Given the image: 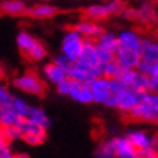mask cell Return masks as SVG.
Wrapping results in <instances>:
<instances>
[{
	"label": "cell",
	"mask_w": 158,
	"mask_h": 158,
	"mask_svg": "<svg viewBox=\"0 0 158 158\" xmlns=\"http://www.w3.org/2000/svg\"><path fill=\"white\" fill-rule=\"evenodd\" d=\"M97 68H99L100 76L107 77V78H112V77H119L120 73L123 71V68L116 62V60H110V61H106V62H99Z\"/></svg>",
	"instance_id": "obj_23"
},
{
	"label": "cell",
	"mask_w": 158,
	"mask_h": 158,
	"mask_svg": "<svg viewBox=\"0 0 158 158\" xmlns=\"http://www.w3.org/2000/svg\"><path fill=\"white\" fill-rule=\"evenodd\" d=\"M60 13L57 6H54L51 2H38L32 5L31 7H28L26 15L32 19L36 20H47V19H52L57 15Z\"/></svg>",
	"instance_id": "obj_9"
},
{
	"label": "cell",
	"mask_w": 158,
	"mask_h": 158,
	"mask_svg": "<svg viewBox=\"0 0 158 158\" xmlns=\"http://www.w3.org/2000/svg\"><path fill=\"white\" fill-rule=\"evenodd\" d=\"M0 2H2V0H0Z\"/></svg>",
	"instance_id": "obj_46"
},
{
	"label": "cell",
	"mask_w": 158,
	"mask_h": 158,
	"mask_svg": "<svg viewBox=\"0 0 158 158\" xmlns=\"http://www.w3.org/2000/svg\"><path fill=\"white\" fill-rule=\"evenodd\" d=\"M15 158H29V155L26 152H16L15 154Z\"/></svg>",
	"instance_id": "obj_43"
},
{
	"label": "cell",
	"mask_w": 158,
	"mask_h": 158,
	"mask_svg": "<svg viewBox=\"0 0 158 158\" xmlns=\"http://www.w3.org/2000/svg\"><path fill=\"white\" fill-rule=\"evenodd\" d=\"M73 28L76 29L84 39H91V41H94L105 31L103 26L100 25V22H94V20H90V19L78 20Z\"/></svg>",
	"instance_id": "obj_11"
},
{
	"label": "cell",
	"mask_w": 158,
	"mask_h": 158,
	"mask_svg": "<svg viewBox=\"0 0 158 158\" xmlns=\"http://www.w3.org/2000/svg\"><path fill=\"white\" fill-rule=\"evenodd\" d=\"M89 86H90L93 103L107 106V107H115L116 106V94L110 90L107 77L97 76L96 78H93L89 83Z\"/></svg>",
	"instance_id": "obj_2"
},
{
	"label": "cell",
	"mask_w": 158,
	"mask_h": 158,
	"mask_svg": "<svg viewBox=\"0 0 158 158\" xmlns=\"http://www.w3.org/2000/svg\"><path fill=\"white\" fill-rule=\"evenodd\" d=\"M70 99H73L77 103H81V105H90L93 103V97H91V91L90 86L87 83H78L73 80L71 83V89L68 91V96Z\"/></svg>",
	"instance_id": "obj_13"
},
{
	"label": "cell",
	"mask_w": 158,
	"mask_h": 158,
	"mask_svg": "<svg viewBox=\"0 0 158 158\" xmlns=\"http://www.w3.org/2000/svg\"><path fill=\"white\" fill-rule=\"evenodd\" d=\"M0 158H15V152L12 151L9 145H6L0 149Z\"/></svg>",
	"instance_id": "obj_40"
},
{
	"label": "cell",
	"mask_w": 158,
	"mask_h": 158,
	"mask_svg": "<svg viewBox=\"0 0 158 158\" xmlns=\"http://www.w3.org/2000/svg\"><path fill=\"white\" fill-rule=\"evenodd\" d=\"M23 2H26V3H28V2H32V0H23Z\"/></svg>",
	"instance_id": "obj_45"
},
{
	"label": "cell",
	"mask_w": 158,
	"mask_h": 158,
	"mask_svg": "<svg viewBox=\"0 0 158 158\" xmlns=\"http://www.w3.org/2000/svg\"><path fill=\"white\" fill-rule=\"evenodd\" d=\"M36 41H38V39L35 38L32 34H29L28 31H22V32H19L18 38H16L18 48L20 49V52L23 54V55H26V52H28L29 49L34 47Z\"/></svg>",
	"instance_id": "obj_24"
},
{
	"label": "cell",
	"mask_w": 158,
	"mask_h": 158,
	"mask_svg": "<svg viewBox=\"0 0 158 158\" xmlns=\"http://www.w3.org/2000/svg\"><path fill=\"white\" fill-rule=\"evenodd\" d=\"M136 70L145 74L147 77L158 76V61H147V60L141 58L139 64L136 65Z\"/></svg>",
	"instance_id": "obj_29"
},
{
	"label": "cell",
	"mask_w": 158,
	"mask_h": 158,
	"mask_svg": "<svg viewBox=\"0 0 158 158\" xmlns=\"http://www.w3.org/2000/svg\"><path fill=\"white\" fill-rule=\"evenodd\" d=\"M77 61L84 64V65H89V67L97 68V65H99V54H97V47L94 41H91V39L84 41L81 52L78 55Z\"/></svg>",
	"instance_id": "obj_12"
},
{
	"label": "cell",
	"mask_w": 158,
	"mask_h": 158,
	"mask_svg": "<svg viewBox=\"0 0 158 158\" xmlns=\"http://www.w3.org/2000/svg\"><path fill=\"white\" fill-rule=\"evenodd\" d=\"M97 76H100L99 68L89 67V65H84V64H81V62H78V61H73V64L67 70L68 78H71V80L78 81V83H87L89 84Z\"/></svg>",
	"instance_id": "obj_5"
},
{
	"label": "cell",
	"mask_w": 158,
	"mask_h": 158,
	"mask_svg": "<svg viewBox=\"0 0 158 158\" xmlns=\"http://www.w3.org/2000/svg\"><path fill=\"white\" fill-rule=\"evenodd\" d=\"M7 106H9L10 109L13 110L19 118H25L26 113H28V109H29L28 102L23 100L22 97H15V96L12 97V100H10V103Z\"/></svg>",
	"instance_id": "obj_28"
},
{
	"label": "cell",
	"mask_w": 158,
	"mask_h": 158,
	"mask_svg": "<svg viewBox=\"0 0 158 158\" xmlns=\"http://www.w3.org/2000/svg\"><path fill=\"white\" fill-rule=\"evenodd\" d=\"M42 76L45 78V81L57 86L58 83H61L64 78H67V71L52 61V62H47L42 67Z\"/></svg>",
	"instance_id": "obj_18"
},
{
	"label": "cell",
	"mask_w": 158,
	"mask_h": 158,
	"mask_svg": "<svg viewBox=\"0 0 158 158\" xmlns=\"http://www.w3.org/2000/svg\"><path fill=\"white\" fill-rule=\"evenodd\" d=\"M144 91H136L132 89H125L123 91H120L116 94V109H119L122 113H129L135 106L139 103L141 97H142Z\"/></svg>",
	"instance_id": "obj_7"
},
{
	"label": "cell",
	"mask_w": 158,
	"mask_h": 158,
	"mask_svg": "<svg viewBox=\"0 0 158 158\" xmlns=\"http://www.w3.org/2000/svg\"><path fill=\"white\" fill-rule=\"evenodd\" d=\"M157 90H158V76L148 77V91L157 93Z\"/></svg>",
	"instance_id": "obj_39"
},
{
	"label": "cell",
	"mask_w": 158,
	"mask_h": 158,
	"mask_svg": "<svg viewBox=\"0 0 158 158\" xmlns=\"http://www.w3.org/2000/svg\"><path fill=\"white\" fill-rule=\"evenodd\" d=\"M141 36L142 35L135 29H123L118 34V41H119V45L122 48H129L138 51L139 45H141Z\"/></svg>",
	"instance_id": "obj_20"
},
{
	"label": "cell",
	"mask_w": 158,
	"mask_h": 158,
	"mask_svg": "<svg viewBox=\"0 0 158 158\" xmlns=\"http://www.w3.org/2000/svg\"><path fill=\"white\" fill-rule=\"evenodd\" d=\"M5 138L7 139V142H13L16 139H20V131L18 129V126L13 125V126H5V128H0Z\"/></svg>",
	"instance_id": "obj_32"
},
{
	"label": "cell",
	"mask_w": 158,
	"mask_h": 158,
	"mask_svg": "<svg viewBox=\"0 0 158 158\" xmlns=\"http://www.w3.org/2000/svg\"><path fill=\"white\" fill-rule=\"evenodd\" d=\"M25 118L29 120H32V122H35L36 125L42 126L45 129H48L49 125H51V119H49V116L47 115V112H45L42 107H38V106H29L28 113H26Z\"/></svg>",
	"instance_id": "obj_22"
},
{
	"label": "cell",
	"mask_w": 158,
	"mask_h": 158,
	"mask_svg": "<svg viewBox=\"0 0 158 158\" xmlns=\"http://www.w3.org/2000/svg\"><path fill=\"white\" fill-rule=\"evenodd\" d=\"M119 77L125 81L128 89H132L136 91H148V77L141 71H138L136 68L123 70Z\"/></svg>",
	"instance_id": "obj_8"
},
{
	"label": "cell",
	"mask_w": 158,
	"mask_h": 158,
	"mask_svg": "<svg viewBox=\"0 0 158 158\" xmlns=\"http://www.w3.org/2000/svg\"><path fill=\"white\" fill-rule=\"evenodd\" d=\"M125 136L128 138V141H129L136 149L157 148V135L151 134L148 131L132 129V131H128Z\"/></svg>",
	"instance_id": "obj_6"
},
{
	"label": "cell",
	"mask_w": 158,
	"mask_h": 158,
	"mask_svg": "<svg viewBox=\"0 0 158 158\" xmlns=\"http://www.w3.org/2000/svg\"><path fill=\"white\" fill-rule=\"evenodd\" d=\"M135 22H139L145 26L155 23L157 22V9H155L154 3L144 2L139 7H136V20Z\"/></svg>",
	"instance_id": "obj_19"
},
{
	"label": "cell",
	"mask_w": 158,
	"mask_h": 158,
	"mask_svg": "<svg viewBox=\"0 0 158 158\" xmlns=\"http://www.w3.org/2000/svg\"><path fill=\"white\" fill-rule=\"evenodd\" d=\"M13 86L18 90L32 94V96H44L47 90V84L42 77H39L35 71H25L13 78Z\"/></svg>",
	"instance_id": "obj_3"
},
{
	"label": "cell",
	"mask_w": 158,
	"mask_h": 158,
	"mask_svg": "<svg viewBox=\"0 0 158 158\" xmlns=\"http://www.w3.org/2000/svg\"><path fill=\"white\" fill-rule=\"evenodd\" d=\"M12 97H13V94L10 93L9 89L0 83V107L9 105L10 100H12Z\"/></svg>",
	"instance_id": "obj_34"
},
{
	"label": "cell",
	"mask_w": 158,
	"mask_h": 158,
	"mask_svg": "<svg viewBox=\"0 0 158 158\" xmlns=\"http://www.w3.org/2000/svg\"><path fill=\"white\" fill-rule=\"evenodd\" d=\"M97 54H99V62H106L110 60H115V54L107 51V49L97 48Z\"/></svg>",
	"instance_id": "obj_38"
},
{
	"label": "cell",
	"mask_w": 158,
	"mask_h": 158,
	"mask_svg": "<svg viewBox=\"0 0 158 158\" xmlns=\"http://www.w3.org/2000/svg\"><path fill=\"white\" fill-rule=\"evenodd\" d=\"M6 145H9V142H7V139L5 138V135H3L2 129H0V149L3 148V147H6Z\"/></svg>",
	"instance_id": "obj_41"
},
{
	"label": "cell",
	"mask_w": 158,
	"mask_h": 158,
	"mask_svg": "<svg viewBox=\"0 0 158 158\" xmlns=\"http://www.w3.org/2000/svg\"><path fill=\"white\" fill-rule=\"evenodd\" d=\"M128 115L132 120L142 123H157L158 120V94L154 91H144L142 97Z\"/></svg>",
	"instance_id": "obj_1"
},
{
	"label": "cell",
	"mask_w": 158,
	"mask_h": 158,
	"mask_svg": "<svg viewBox=\"0 0 158 158\" xmlns=\"http://www.w3.org/2000/svg\"><path fill=\"white\" fill-rule=\"evenodd\" d=\"M47 55H48V49H47V47L38 39V41L35 42L34 47L26 52L25 57L28 58V60H31V61H34V62H41L47 58Z\"/></svg>",
	"instance_id": "obj_25"
},
{
	"label": "cell",
	"mask_w": 158,
	"mask_h": 158,
	"mask_svg": "<svg viewBox=\"0 0 158 158\" xmlns=\"http://www.w3.org/2000/svg\"><path fill=\"white\" fill-rule=\"evenodd\" d=\"M109 86H110V90L113 91L115 94L123 91L125 89H128L126 84H125V81L120 78V77H112V78H109Z\"/></svg>",
	"instance_id": "obj_33"
},
{
	"label": "cell",
	"mask_w": 158,
	"mask_h": 158,
	"mask_svg": "<svg viewBox=\"0 0 158 158\" xmlns=\"http://www.w3.org/2000/svg\"><path fill=\"white\" fill-rule=\"evenodd\" d=\"M86 39L77 32L74 28L65 31L61 39V54L70 60V61H77L78 55L81 52L83 44Z\"/></svg>",
	"instance_id": "obj_4"
},
{
	"label": "cell",
	"mask_w": 158,
	"mask_h": 158,
	"mask_svg": "<svg viewBox=\"0 0 158 158\" xmlns=\"http://www.w3.org/2000/svg\"><path fill=\"white\" fill-rule=\"evenodd\" d=\"M122 16H123V19L129 20V22H135L136 20V7H131V6H126L122 12Z\"/></svg>",
	"instance_id": "obj_37"
},
{
	"label": "cell",
	"mask_w": 158,
	"mask_h": 158,
	"mask_svg": "<svg viewBox=\"0 0 158 158\" xmlns=\"http://www.w3.org/2000/svg\"><path fill=\"white\" fill-rule=\"evenodd\" d=\"M142 60L158 61V42L152 36H141V45L138 49Z\"/></svg>",
	"instance_id": "obj_17"
},
{
	"label": "cell",
	"mask_w": 158,
	"mask_h": 158,
	"mask_svg": "<svg viewBox=\"0 0 158 158\" xmlns=\"http://www.w3.org/2000/svg\"><path fill=\"white\" fill-rule=\"evenodd\" d=\"M5 76H6V68H5V65L0 62V81L5 78Z\"/></svg>",
	"instance_id": "obj_42"
},
{
	"label": "cell",
	"mask_w": 158,
	"mask_h": 158,
	"mask_svg": "<svg viewBox=\"0 0 158 158\" xmlns=\"http://www.w3.org/2000/svg\"><path fill=\"white\" fill-rule=\"evenodd\" d=\"M94 42H96L97 48L107 49V51H110V52H113V54L120 48L119 41H118V35L113 34V32H106V31H103V32L94 39Z\"/></svg>",
	"instance_id": "obj_21"
},
{
	"label": "cell",
	"mask_w": 158,
	"mask_h": 158,
	"mask_svg": "<svg viewBox=\"0 0 158 158\" xmlns=\"http://www.w3.org/2000/svg\"><path fill=\"white\" fill-rule=\"evenodd\" d=\"M28 10V3L23 0H2L0 2V15L10 16V18H19L25 16Z\"/></svg>",
	"instance_id": "obj_14"
},
{
	"label": "cell",
	"mask_w": 158,
	"mask_h": 158,
	"mask_svg": "<svg viewBox=\"0 0 158 158\" xmlns=\"http://www.w3.org/2000/svg\"><path fill=\"white\" fill-rule=\"evenodd\" d=\"M20 139L28 145L38 147V145H42L47 141V134H23L20 136Z\"/></svg>",
	"instance_id": "obj_30"
},
{
	"label": "cell",
	"mask_w": 158,
	"mask_h": 158,
	"mask_svg": "<svg viewBox=\"0 0 158 158\" xmlns=\"http://www.w3.org/2000/svg\"><path fill=\"white\" fill-rule=\"evenodd\" d=\"M19 119H22V118H19V116L16 115L9 106H2L0 107V128L18 125Z\"/></svg>",
	"instance_id": "obj_26"
},
{
	"label": "cell",
	"mask_w": 158,
	"mask_h": 158,
	"mask_svg": "<svg viewBox=\"0 0 158 158\" xmlns=\"http://www.w3.org/2000/svg\"><path fill=\"white\" fill-rule=\"evenodd\" d=\"M115 60L123 70H134L141 61V55L138 51L120 47L115 52Z\"/></svg>",
	"instance_id": "obj_10"
},
{
	"label": "cell",
	"mask_w": 158,
	"mask_h": 158,
	"mask_svg": "<svg viewBox=\"0 0 158 158\" xmlns=\"http://www.w3.org/2000/svg\"><path fill=\"white\" fill-rule=\"evenodd\" d=\"M52 61L55 62L57 65H60L61 68H64L65 71H67L68 68H70V65L73 64V61H70V60H68V58L65 57V55H62V54H58V55H57L55 58H54Z\"/></svg>",
	"instance_id": "obj_36"
},
{
	"label": "cell",
	"mask_w": 158,
	"mask_h": 158,
	"mask_svg": "<svg viewBox=\"0 0 158 158\" xmlns=\"http://www.w3.org/2000/svg\"><path fill=\"white\" fill-rule=\"evenodd\" d=\"M39 2H51V0H39Z\"/></svg>",
	"instance_id": "obj_44"
},
{
	"label": "cell",
	"mask_w": 158,
	"mask_h": 158,
	"mask_svg": "<svg viewBox=\"0 0 158 158\" xmlns=\"http://www.w3.org/2000/svg\"><path fill=\"white\" fill-rule=\"evenodd\" d=\"M110 141L115 149L116 158H136V148L128 141L126 136H116Z\"/></svg>",
	"instance_id": "obj_15"
},
{
	"label": "cell",
	"mask_w": 158,
	"mask_h": 158,
	"mask_svg": "<svg viewBox=\"0 0 158 158\" xmlns=\"http://www.w3.org/2000/svg\"><path fill=\"white\" fill-rule=\"evenodd\" d=\"M136 158H158L157 148L136 149Z\"/></svg>",
	"instance_id": "obj_35"
},
{
	"label": "cell",
	"mask_w": 158,
	"mask_h": 158,
	"mask_svg": "<svg viewBox=\"0 0 158 158\" xmlns=\"http://www.w3.org/2000/svg\"><path fill=\"white\" fill-rule=\"evenodd\" d=\"M106 6H107V9H109L110 16H116V15L122 13L123 9L128 5H126L125 0H109V2L106 3Z\"/></svg>",
	"instance_id": "obj_31"
},
{
	"label": "cell",
	"mask_w": 158,
	"mask_h": 158,
	"mask_svg": "<svg viewBox=\"0 0 158 158\" xmlns=\"http://www.w3.org/2000/svg\"><path fill=\"white\" fill-rule=\"evenodd\" d=\"M94 158H116L115 149L112 145V141H103L97 145L96 151H94Z\"/></svg>",
	"instance_id": "obj_27"
},
{
	"label": "cell",
	"mask_w": 158,
	"mask_h": 158,
	"mask_svg": "<svg viewBox=\"0 0 158 158\" xmlns=\"http://www.w3.org/2000/svg\"><path fill=\"white\" fill-rule=\"evenodd\" d=\"M83 18L84 19H90V20H94V22H103V20L109 19L110 18V13H109V9L106 3H93V5H89L83 9Z\"/></svg>",
	"instance_id": "obj_16"
}]
</instances>
